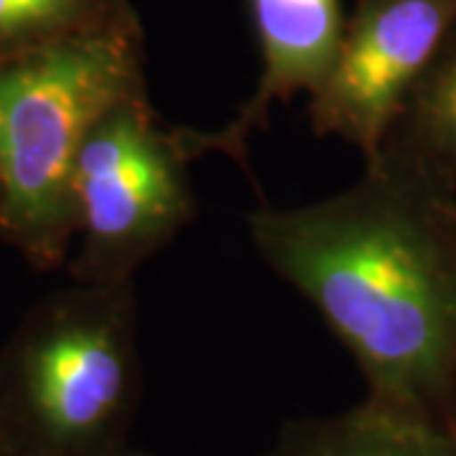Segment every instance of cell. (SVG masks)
Returning a JSON list of instances; mask_svg holds the SVG:
<instances>
[{
    "instance_id": "obj_7",
    "label": "cell",
    "mask_w": 456,
    "mask_h": 456,
    "mask_svg": "<svg viewBox=\"0 0 456 456\" xmlns=\"http://www.w3.org/2000/svg\"><path fill=\"white\" fill-rule=\"evenodd\" d=\"M264 456H456V431L370 406L281 426Z\"/></svg>"
},
{
    "instance_id": "obj_8",
    "label": "cell",
    "mask_w": 456,
    "mask_h": 456,
    "mask_svg": "<svg viewBox=\"0 0 456 456\" xmlns=\"http://www.w3.org/2000/svg\"><path fill=\"white\" fill-rule=\"evenodd\" d=\"M388 142L456 185V23L408 92Z\"/></svg>"
},
{
    "instance_id": "obj_2",
    "label": "cell",
    "mask_w": 456,
    "mask_h": 456,
    "mask_svg": "<svg viewBox=\"0 0 456 456\" xmlns=\"http://www.w3.org/2000/svg\"><path fill=\"white\" fill-rule=\"evenodd\" d=\"M145 94L140 20L0 61V208L23 241L61 244L77 224L74 167L89 132Z\"/></svg>"
},
{
    "instance_id": "obj_11",
    "label": "cell",
    "mask_w": 456,
    "mask_h": 456,
    "mask_svg": "<svg viewBox=\"0 0 456 456\" xmlns=\"http://www.w3.org/2000/svg\"><path fill=\"white\" fill-rule=\"evenodd\" d=\"M117 456H147V454H142V452H130V449H125V452H119Z\"/></svg>"
},
{
    "instance_id": "obj_9",
    "label": "cell",
    "mask_w": 456,
    "mask_h": 456,
    "mask_svg": "<svg viewBox=\"0 0 456 456\" xmlns=\"http://www.w3.org/2000/svg\"><path fill=\"white\" fill-rule=\"evenodd\" d=\"M137 20L130 0H0V61L74 33Z\"/></svg>"
},
{
    "instance_id": "obj_6",
    "label": "cell",
    "mask_w": 456,
    "mask_h": 456,
    "mask_svg": "<svg viewBox=\"0 0 456 456\" xmlns=\"http://www.w3.org/2000/svg\"><path fill=\"white\" fill-rule=\"evenodd\" d=\"M259 38L261 79L254 97L218 132L180 130L191 158L224 152L241 158L277 102L314 94L330 77L345 33L340 0H248Z\"/></svg>"
},
{
    "instance_id": "obj_5",
    "label": "cell",
    "mask_w": 456,
    "mask_h": 456,
    "mask_svg": "<svg viewBox=\"0 0 456 456\" xmlns=\"http://www.w3.org/2000/svg\"><path fill=\"white\" fill-rule=\"evenodd\" d=\"M454 23L456 0H358L335 66L312 94L314 132L378 155Z\"/></svg>"
},
{
    "instance_id": "obj_1",
    "label": "cell",
    "mask_w": 456,
    "mask_h": 456,
    "mask_svg": "<svg viewBox=\"0 0 456 456\" xmlns=\"http://www.w3.org/2000/svg\"><path fill=\"white\" fill-rule=\"evenodd\" d=\"M454 183L386 142L335 196L261 206L264 264L320 312L365 378L370 406L456 431Z\"/></svg>"
},
{
    "instance_id": "obj_3",
    "label": "cell",
    "mask_w": 456,
    "mask_h": 456,
    "mask_svg": "<svg viewBox=\"0 0 456 456\" xmlns=\"http://www.w3.org/2000/svg\"><path fill=\"white\" fill-rule=\"evenodd\" d=\"M142 368L130 281L97 284L18 347L0 375L16 456H117L140 403Z\"/></svg>"
},
{
    "instance_id": "obj_4",
    "label": "cell",
    "mask_w": 456,
    "mask_h": 456,
    "mask_svg": "<svg viewBox=\"0 0 456 456\" xmlns=\"http://www.w3.org/2000/svg\"><path fill=\"white\" fill-rule=\"evenodd\" d=\"M191 160L180 130H165L147 94L114 107L89 132L74 167V213L97 284L130 281L193 218Z\"/></svg>"
},
{
    "instance_id": "obj_10",
    "label": "cell",
    "mask_w": 456,
    "mask_h": 456,
    "mask_svg": "<svg viewBox=\"0 0 456 456\" xmlns=\"http://www.w3.org/2000/svg\"><path fill=\"white\" fill-rule=\"evenodd\" d=\"M0 456H16L8 441V431H5V416H3V398H0Z\"/></svg>"
}]
</instances>
